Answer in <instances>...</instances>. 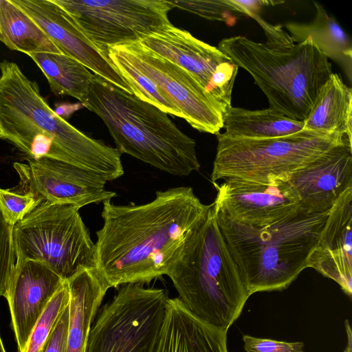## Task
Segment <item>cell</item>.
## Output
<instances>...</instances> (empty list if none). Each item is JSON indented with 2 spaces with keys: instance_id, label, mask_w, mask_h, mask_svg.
Returning <instances> with one entry per match:
<instances>
[{
  "instance_id": "cell-1",
  "label": "cell",
  "mask_w": 352,
  "mask_h": 352,
  "mask_svg": "<svg viewBox=\"0 0 352 352\" xmlns=\"http://www.w3.org/2000/svg\"><path fill=\"white\" fill-rule=\"evenodd\" d=\"M102 204L96 270L109 289L148 283L166 275L212 205L204 204L186 186L157 191L155 199L144 204Z\"/></svg>"
},
{
  "instance_id": "cell-2",
  "label": "cell",
  "mask_w": 352,
  "mask_h": 352,
  "mask_svg": "<svg viewBox=\"0 0 352 352\" xmlns=\"http://www.w3.org/2000/svg\"><path fill=\"white\" fill-rule=\"evenodd\" d=\"M0 139L29 158L47 157L96 172L107 181L124 175L116 148L91 138L60 118L35 81L14 62H0Z\"/></svg>"
},
{
  "instance_id": "cell-3",
  "label": "cell",
  "mask_w": 352,
  "mask_h": 352,
  "mask_svg": "<svg viewBox=\"0 0 352 352\" xmlns=\"http://www.w3.org/2000/svg\"><path fill=\"white\" fill-rule=\"evenodd\" d=\"M216 213L250 296L256 292L284 290L298 278L307 267L329 212L314 213L300 205L285 217L261 226L238 223Z\"/></svg>"
},
{
  "instance_id": "cell-4",
  "label": "cell",
  "mask_w": 352,
  "mask_h": 352,
  "mask_svg": "<svg viewBox=\"0 0 352 352\" xmlns=\"http://www.w3.org/2000/svg\"><path fill=\"white\" fill-rule=\"evenodd\" d=\"M166 275L186 309L222 332L239 318L250 297L219 229L213 203Z\"/></svg>"
},
{
  "instance_id": "cell-5",
  "label": "cell",
  "mask_w": 352,
  "mask_h": 352,
  "mask_svg": "<svg viewBox=\"0 0 352 352\" xmlns=\"http://www.w3.org/2000/svg\"><path fill=\"white\" fill-rule=\"evenodd\" d=\"M82 105L102 119L121 154L173 175L199 170L195 141L157 107L95 74Z\"/></svg>"
},
{
  "instance_id": "cell-6",
  "label": "cell",
  "mask_w": 352,
  "mask_h": 352,
  "mask_svg": "<svg viewBox=\"0 0 352 352\" xmlns=\"http://www.w3.org/2000/svg\"><path fill=\"white\" fill-rule=\"evenodd\" d=\"M218 48L252 76L270 108L296 120L306 119L333 74L331 63L311 38L287 51L272 50L243 36L223 38Z\"/></svg>"
},
{
  "instance_id": "cell-7",
  "label": "cell",
  "mask_w": 352,
  "mask_h": 352,
  "mask_svg": "<svg viewBox=\"0 0 352 352\" xmlns=\"http://www.w3.org/2000/svg\"><path fill=\"white\" fill-rule=\"evenodd\" d=\"M217 153L211 179L238 177L267 181L272 177L289 176L332 148L352 144L342 132L302 130L278 138L241 139L217 134Z\"/></svg>"
},
{
  "instance_id": "cell-8",
  "label": "cell",
  "mask_w": 352,
  "mask_h": 352,
  "mask_svg": "<svg viewBox=\"0 0 352 352\" xmlns=\"http://www.w3.org/2000/svg\"><path fill=\"white\" fill-rule=\"evenodd\" d=\"M78 210L69 204L36 206L14 226L16 261L40 262L64 280L96 269L95 243Z\"/></svg>"
},
{
  "instance_id": "cell-9",
  "label": "cell",
  "mask_w": 352,
  "mask_h": 352,
  "mask_svg": "<svg viewBox=\"0 0 352 352\" xmlns=\"http://www.w3.org/2000/svg\"><path fill=\"white\" fill-rule=\"evenodd\" d=\"M98 312L87 352H155L169 297L141 283L119 286Z\"/></svg>"
},
{
  "instance_id": "cell-10",
  "label": "cell",
  "mask_w": 352,
  "mask_h": 352,
  "mask_svg": "<svg viewBox=\"0 0 352 352\" xmlns=\"http://www.w3.org/2000/svg\"><path fill=\"white\" fill-rule=\"evenodd\" d=\"M107 58L109 47L138 41L170 23L166 0H52Z\"/></svg>"
},
{
  "instance_id": "cell-11",
  "label": "cell",
  "mask_w": 352,
  "mask_h": 352,
  "mask_svg": "<svg viewBox=\"0 0 352 352\" xmlns=\"http://www.w3.org/2000/svg\"><path fill=\"white\" fill-rule=\"evenodd\" d=\"M113 47L159 87L192 127L200 132L219 133L226 111L189 72L138 41Z\"/></svg>"
},
{
  "instance_id": "cell-12",
  "label": "cell",
  "mask_w": 352,
  "mask_h": 352,
  "mask_svg": "<svg viewBox=\"0 0 352 352\" xmlns=\"http://www.w3.org/2000/svg\"><path fill=\"white\" fill-rule=\"evenodd\" d=\"M138 42L189 72L221 104L226 112L232 106V93L239 67L218 47L171 23L142 36Z\"/></svg>"
},
{
  "instance_id": "cell-13",
  "label": "cell",
  "mask_w": 352,
  "mask_h": 352,
  "mask_svg": "<svg viewBox=\"0 0 352 352\" xmlns=\"http://www.w3.org/2000/svg\"><path fill=\"white\" fill-rule=\"evenodd\" d=\"M27 162L13 164L19 185L12 190L31 196L36 206L69 204L79 210L91 204L111 201L116 196L115 192L105 188L106 178L96 172L47 157L28 158Z\"/></svg>"
},
{
  "instance_id": "cell-14",
  "label": "cell",
  "mask_w": 352,
  "mask_h": 352,
  "mask_svg": "<svg viewBox=\"0 0 352 352\" xmlns=\"http://www.w3.org/2000/svg\"><path fill=\"white\" fill-rule=\"evenodd\" d=\"M289 177H272L264 182L225 178L220 186H215L214 207L238 223L254 226L273 223L300 206Z\"/></svg>"
},
{
  "instance_id": "cell-15",
  "label": "cell",
  "mask_w": 352,
  "mask_h": 352,
  "mask_svg": "<svg viewBox=\"0 0 352 352\" xmlns=\"http://www.w3.org/2000/svg\"><path fill=\"white\" fill-rule=\"evenodd\" d=\"M44 32L65 54L82 63L95 75L116 87L133 94L130 86L82 32L72 17L52 0H10Z\"/></svg>"
},
{
  "instance_id": "cell-16",
  "label": "cell",
  "mask_w": 352,
  "mask_h": 352,
  "mask_svg": "<svg viewBox=\"0 0 352 352\" xmlns=\"http://www.w3.org/2000/svg\"><path fill=\"white\" fill-rule=\"evenodd\" d=\"M64 281L40 262L16 261L4 297L18 352H24L36 322Z\"/></svg>"
},
{
  "instance_id": "cell-17",
  "label": "cell",
  "mask_w": 352,
  "mask_h": 352,
  "mask_svg": "<svg viewBox=\"0 0 352 352\" xmlns=\"http://www.w3.org/2000/svg\"><path fill=\"white\" fill-rule=\"evenodd\" d=\"M288 182L303 208L314 213L329 212L352 188V144L332 148L292 173Z\"/></svg>"
},
{
  "instance_id": "cell-18",
  "label": "cell",
  "mask_w": 352,
  "mask_h": 352,
  "mask_svg": "<svg viewBox=\"0 0 352 352\" xmlns=\"http://www.w3.org/2000/svg\"><path fill=\"white\" fill-rule=\"evenodd\" d=\"M307 267L336 282L349 297L352 294V188L330 210Z\"/></svg>"
},
{
  "instance_id": "cell-19",
  "label": "cell",
  "mask_w": 352,
  "mask_h": 352,
  "mask_svg": "<svg viewBox=\"0 0 352 352\" xmlns=\"http://www.w3.org/2000/svg\"><path fill=\"white\" fill-rule=\"evenodd\" d=\"M155 352H228L227 332L204 324L169 298Z\"/></svg>"
},
{
  "instance_id": "cell-20",
  "label": "cell",
  "mask_w": 352,
  "mask_h": 352,
  "mask_svg": "<svg viewBox=\"0 0 352 352\" xmlns=\"http://www.w3.org/2000/svg\"><path fill=\"white\" fill-rule=\"evenodd\" d=\"M70 294L66 352H87L92 324L109 289L96 269H84L67 280Z\"/></svg>"
},
{
  "instance_id": "cell-21",
  "label": "cell",
  "mask_w": 352,
  "mask_h": 352,
  "mask_svg": "<svg viewBox=\"0 0 352 352\" xmlns=\"http://www.w3.org/2000/svg\"><path fill=\"white\" fill-rule=\"evenodd\" d=\"M352 91L342 78L333 73L321 87L302 130L342 132L351 139Z\"/></svg>"
},
{
  "instance_id": "cell-22",
  "label": "cell",
  "mask_w": 352,
  "mask_h": 352,
  "mask_svg": "<svg viewBox=\"0 0 352 352\" xmlns=\"http://www.w3.org/2000/svg\"><path fill=\"white\" fill-rule=\"evenodd\" d=\"M316 13L309 23H288L285 28L294 42L298 43L311 38L320 51L327 58L338 62L351 79V41L336 20L324 8L314 2Z\"/></svg>"
},
{
  "instance_id": "cell-23",
  "label": "cell",
  "mask_w": 352,
  "mask_h": 352,
  "mask_svg": "<svg viewBox=\"0 0 352 352\" xmlns=\"http://www.w3.org/2000/svg\"><path fill=\"white\" fill-rule=\"evenodd\" d=\"M296 120L271 108L250 110L230 107L225 113L222 135L230 138L264 139L283 137L303 129Z\"/></svg>"
},
{
  "instance_id": "cell-24",
  "label": "cell",
  "mask_w": 352,
  "mask_h": 352,
  "mask_svg": "<svg viewBox=\"0 0 352 352\" xmlns=\"http://www.w3.org/2000/svg\"><path fill=\"white\" fill-rule=\"evenodd\" d=\"M0 41L29 56L36 53L62 54L44 32L10 0H0Z\"/></svg>"
},
{
  "instance_id": "cell-25",
  "label": "cell",
  "mask_w": 352,
  "mask_h": 352,
  "mask_svg": "<svg viewBox=\"0 0 352 352\" xmlns=\"http://www.w3.org/2000/svg\"><path fill=\"white\" fill-rule=\"evenodd\" d=\"M57 96H68L85 102L94 76L78 60L63 54L36 53L30 56Z\"/></svg>"
},
{
  "instance_id": "cell-26",
  "label": "cell",
  "mask_w": 352,
  "mask_h": 352,
  "mask_svg": "<svg viewBox=\"0 0 352 352\" xmlns=\"http://www.w3.org/2000/svg\"><path fill=\"white\" fill-rule=\"evenodd\" d=\"M108 55L115 68L129 84L135 96L168 114L184 119L182 111L164 96L159 87L135 69L116 49L109 47Z\"/></svg>"
},
{
  "instance_id": "cell-27",
  "label": "cell",
  "mask_w": 352,
  "mask_h": 352,
  "mask_svg": "<svg viewBox=\"0 0 352 352\" xmlns=\"http://www.w3.org/2000/svg\"><path fill=\"white\" fill-rule=\"evenodd\" d=\"M69 289L66 280L50 299L36 322L24 352H44L60 315L69 305Z\"/></svg>"
},
{
  "instance_id": "cell-28",
  "label": "cell",
  "mask_w": 352,
  "mask_h": 352,
  "mask_svg": "<svg viewBox=\"0 0 352 352\" xmlns=\"http://www.w3.org/2000/svg\"><path fill=\"white\" fill-rule=\"evenodd\" d=\"M171 2L175 8L212 21L226 22L231 20L234 12L238 13L241 16L243 15L234 0H177L171 1Z\"/></svg>"
},
{
  "instance_id": "cell-29",
  "label": "cell",
  "mask_w": 352,
  "mask_h": 352,
  "mask_svg": "<svg viewBox=\"0 0 352 352\" xmlns=\"http://www.w3.org/2000/svg\"><path fill=\"white\" fill-rule=\"evenodd\" d=\"M13 229L0 209V296H4L16 263Z\"/></svg>"
},
{
  "instance_id": "cell-30",
  "label": "cell",
  "mask_w": 352,
  "mask_h": 352,
  "mask_svg": "<svg viewBox=\"0 0 352 352\" xmlns=\"http://www.w3.org/2000/svg\"><path fill=\"white\" fill-rule=\"evenodd\" d=\"M35 206L36 201L31 196L0 188V209L11 225L21 221Z\"/></svg>"
},
{
  "instance_id": "cell-31",
  "label": "cell",
  "mask_w": 352,
  "mask_h": 352,
  "mask_svg": "<svg viewBox=\"0 0 352 352\" xmlns=\"http://www.w3.org/2000/svg\"><path fill=\"white\" fill-rule=\"evenodd\" d=\"M242 339L246 352H304L301 342L279 341L249 335H243Z\"/></svg>"
},
{
  "instance_id": "cell-32",
  "label": "cell",
  "mask_w": 352,
  "mask_h": 352,
  "mask_svg": "<svg viewBox=\"0 0 352 352\" xmlns=\"http://www.w3.org/2000/svg\"><path fill=\"white\" fill-rule=\"evenodd\" d=\"M261 26L267 37L265 43L269 48L277 51H287L295 45L290 35L280 25H273L264 21L259 14L253 17Z\"/></svg>"
},
{
  "instance_id": "cell-33",
  "label": "cell",
  "mask_w": 352,
  "mask_h": 352,
  "mask_svg": "<svg viewBox=\"0 0 352 352\" xmlns=\"http://www.w3.org/2000/svg\"><path fill=\"white\" fill-rule=\"evenodd\" d=\"M69 323V307L60 315L44 350V352H66Z\"/></svg>"
},
{
  "instance_id": "cell-34",
  "label": "cell",
  "mask_w": 352,
  "mask_h": 352,
  "mask_svg": "<svg viewBox=\"0 0 352 352\" xmlns=\"http://www.w3.org/2000/svg\"><path fill=\"white\" fill-rule=\"evenodd\" d=\"M235 4L239 8L243 15L253 17L259 14V12L265 6H274L283 3L281 1L266 0H234Z\"/></svg>"
},
{
  "instance_id": "cell-35",
  "label": "cell",
  "mask_w": 352,
  "mask_h": 352,
  "mask_svg": "<svg viewBox=\"0 0 352 352\" xmlns=\"http://www.w3.org/2000/svg\"><path fill=\"white\" fill-rule=\"evenodd\" d=\"M84 107L81 102L75 103V104H69V103H64L58 105L54 111L58 114L60 118L65 120L66 118H68L72 113L74 111L80 109Z\"/></svg>"
},
{
  "instance_id": "cell-36",
  "label": "cell",
  "mask_w": 352,
  "mask_h": 352,
  "mask_svg": "<svg viewBox=\"0 0 352 352\" xmlns=\"http://www.w3.org/2000/svg\"><path fill=\"white\" fill-rule=\"evenodd\" d=\"M0 352H6L0 334Z\"/></svg>"
}]
</instances>
